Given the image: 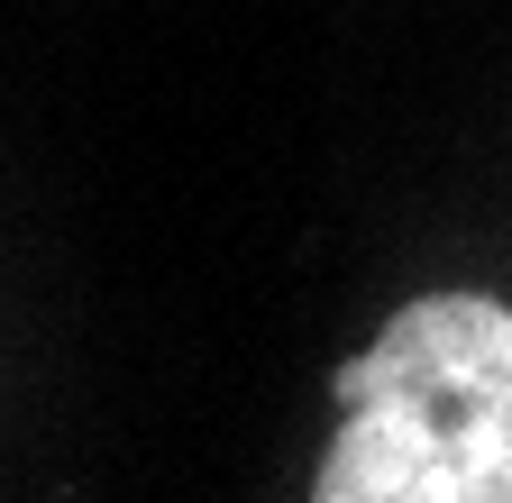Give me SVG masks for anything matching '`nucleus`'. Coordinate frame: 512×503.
Instances as JSON below:
<instances>
[{
  "label": "nucleus",
  "instance_id": "obj_1",
  "mask_svg": "<svg viewBox=\"0 0 512 503\" xmlns=\"http://www.w3.org/2000/svg\"><path fill=\"white\" fill-rule=\"evenodd\" d=\"M311 503H512V302H403L339 366Z\"/></svg>",
  "mask_w": 512,
  "mask_h": 503
}]
</instances>
